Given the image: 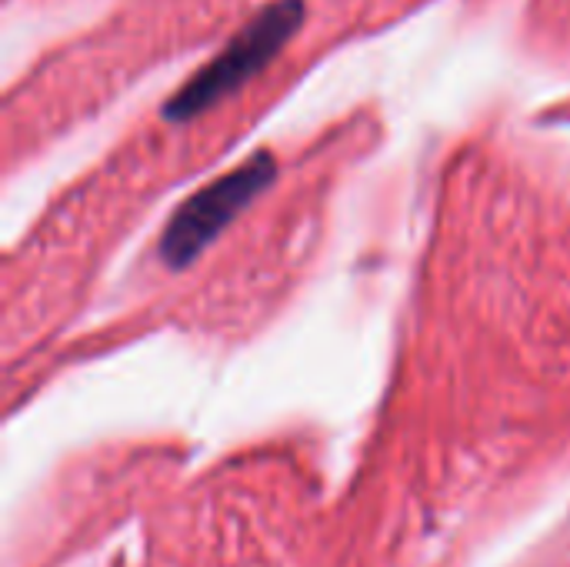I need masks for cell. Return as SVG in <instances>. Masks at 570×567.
<instances>
[{
  "label": "cell",
  "mask_w": 570,
  "mask_h": 567,
  "mask_svg": "<svg viewBox=\"0 0 570 567\" xmlns=\"http://www.w3.org/2000/svg\"><path fill=\"white\" fill-rule=\"evenodd\" d=\"M304 0H274L248 27H243L207 67H201L187 84L168 101L171 121H191L237 91L300 31Z\"/></svg>",
  "instance_id": "6da1fadb"
},
{
  "label": "cell",
  "mask_w": 570,
  "mask_h": 567,
  "mask_svg": "<svg viewBox=\"0 0 570 567\" xmlns=\"http://www.w3.org/2000/svg\"><path fill=\"white\" fill-rule=\"evenodd\" d=\"M274 178H277L274 157L261 150L230 174L201 188L191 201H184L171 217L164 237H160V254H164L168 268L178 271L197 261L207 251V245H214V237L274 184Z\"/></svg>",
  "instance_id": "7a4b0ae2"
}]
</instances>
